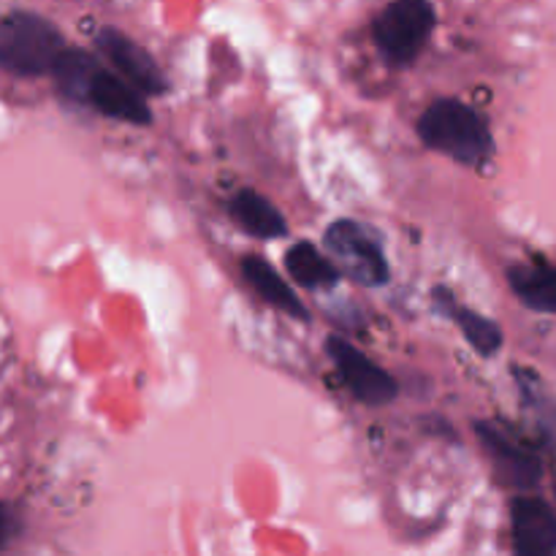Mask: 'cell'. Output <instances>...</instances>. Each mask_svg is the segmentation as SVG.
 I'll return each instance as SVG.
<instances>
[{
	"mask_svg": "<svg viewBox=\"0 0 556 556\" xmlns=\"http://www.w3.org/2000/svg\"><path fill=\"white\" fill-rule=\"evenodd\" d=\"M418 136L429 150L454 157L462 166L481 168L494 155L489 119L459 98H440L418 117Z\"/></svg>",
	"mask_w": 556,
	"mask_h": 556,
	"instance_id": "cell-1",
	"label": "cell"
},
{
	"mask_svg": "<svg viewBox=\"0 0 556 556\" xmlns=\"http://www.w3.org/2000/svg\"><path fill=\"white\" fill-rule=\"evenodd\" d=\"M68 49L63 33L47 16L16 9L0 16V68L14 76L52 74Z\"/></svg>",
	"mask_w": 556,
	"mask_h": 556,
	"instance_id": "cell-2",
	"label": "cell"
},
{
	"mask_svg": "<svg viewBox=\"0 0 556 556\" xmlns=\"http://www.w3.org/2000/svg\"><path fill=\"white\" fill-rule=\"evenodd\" d=\"M438 25V11L427 0H396L372 22V41L378 52L396 68L418 60Z\"/></svg>",
	"mask_w": 556,
	"mask_h": 556,
	"instance_id": "cell-3",
	"label": "cell"
},
{
	"mask_svg": "<svg viewBox=\"0 0 556 556\" xmlns=\"http://www.w3.org/2000/svg\"><path fill=\"white\" fill-rule=\"evenodd\" d=\"M324 248L340 275H345L356 286L383 288L391 280V266L378 237L351 217L334 220L326 228Z\"/></svg>",
	"mask_w": 556,
	"mask_h": 556,
	"instance_id": "cell-4",
	"label": "cell"
},
{
	"mask_svg": "<svg viewBox=\"0 0 556 556\" xmlns=\"http://www.w3.org/2000/svg\"><path fill=\"white\" fill-rule=\"evenodd\" d=\"M326 353H329V358L334 362V369L342 378V383L348 386V391H351L362 405L383 407L400 396V383H396L383 367H378L372 358L364 356V353L358 351L351 340H345V337L331 334L329 340H326Z\"/></svg>",
	"mask_w": 556,
	"mask_h": 556,
	"instance_id": "cell-5",
	"label": "cell"
},
{
	"mask_svg": "<svg viewBox=\"0 0 556 556\" xmlns=\"http://www.w3.org/2000/svg\"><path fill=\"white\" fill-rule=\"evenodd\" d=\"M472 429H476L478 440H481L483 451L494 467V476L503 486L516 489V492H530L541 483L543 462L521 440H516L514 434H508L492 421H476Z\"/></svg>",
	"mask_w": 556,
	"mask_h": 556,
	"instance_id": "cell-6",
	"label": "cell"
},
{
	"mask_svg": "<svg viewBox=\"0 0 556 556\" xmlns=\"http://www.w3.org/2000/svg\"><path fill=\"white\" fill-rule=\"evenodd\" d=\"M96 47L141 96H163L168 90V79L155 58L117 27H101L96 33Z\"/></svg>",
	"mask_w": 556,
	"mask_h": 556,
	"instance_id": "cell-7",
	"label": "cell"
},
{
	"mask_svg": "<svg viewBox=\"0 0 556 556\" xmlns=\"http://www.w3.org/2000/svg\"><path fill=\"white\" fill-rule=\"evenodd\" d=\"M510 535L516 556H556V510L546 500L519 494L510 500Z\"/></svg>",
	"mask_w": 556,
	"mask_h": 556,
	"instance_id": "cell-8",
	"label": "cell"
},
{
	"mask_svg": "<svg viewBox=\"0 0 556 556\" xmlns=\"http://www.w3.org/2000/svg\"><path fill=\"white\" fill-rule=\"evenodd\" d=\"M87 103H90L98 114H103V117L109 119H119V123H130V125L152 123V112L150 106H147L144 96L106 68H103L101 74L96 76V81H92Z\"/></svg>",
	"mask_w": 556,
	"mask_h": 556,
	"instance_id": "cell-9",
	"label": "cell"
},
{
	"mask_svg": "<svg viewBox=\"0 0 556 556\" xmlns=\"http://www.w3.org/2000/svg\"><path fill=\"white\" fill-rule=\"evenodd\" d=\"M239 269H242L250 288H253L269 307L280 309V313L291 315V318L296 320H309V313L302 304V299H299V293L293 291L291 282H286V277H282L264 255H244Z\"/></svg>",
	"mask_w": 556,
	"mask_h": 556,
	"instance_id": "cell-10",
	"label": "cell"
},
{
	"mask_svg": "<svg viewBox=\"0 0 556 556\" xmlns=\"http://www.w3.org/2000/svg\"><path fill=\"white\" fill-rule=\"evenodd\" d=\"M432 302L445 318L456 320V326H459L465 340L472 345V351L481 353V356H494V353H500V348H503V340H505L500 324H494V320L486 318V315L476 313V309L462 307L459 299L443 286L434 288Z\"/></svg>",
	"mask_w": 556,
	"mask_h": 556,
	"instance_id": "cell-11",
	"label": "cell"
},
{
	"mask_svg": "<svg viewBox=\"0 0 556 556\" xmlns=\"http://www.w3.org/2000/svg\"><path fill=\"white\" fill-rule=\"evenodd\" d=\"M233 223L242 228L244 233L255 239H280L288 237L286 215L266 199L264 193L253 188H242L233 193L231 204H228Z\"/></svg>",
	"mask_w": 556,
	"mask_h": 556,
	"instance_id": "cell-12",
	"label": "cell"
},
{
	"mask_svg": "<svg viewBox=\"0 0 556 556\" xmlns=\"http://www.w3.org/2000/svg\"><path fill=\"white\" fill-rule=\"evenodd\" d=\"M510 291L535 313H556V266L532 264L508 269Z\"/></svg>",
	"mask_w": 556,
	"mask_h": 556,
	"instance_id": "cell-13",
	"label": "cell"
},
{
	"mask_svg": "<svg viewBox=\"0 0 556 556\" xmlns=\"http://www.w3.org/2000/svg\"><path fill=\"white\" fill-rule=\"evenodd\" d=\"M101 71H103L101 63H98L90 52L68 47L63 54H60L52 76H54V85H58V90L63 92L68 101L87 103L92 81H96V76L101 74Z\"/></svg>",
	"mask_w": 556,
	"mask_h": 556,
	"instance_id": "cell-14",
	"label": "cell"
},
{
	"mask_svg": "<svg viewBox=\"0 0 556 556\" xmlns=\"http://www.w3.org/2000/svg\"><path fill=\"white\" fill-rule=\"evenodd\" d=\"M286 269L293 282L302 288L318 291V288H334L340 282V269L315 248L313 242H296L286 253Z\"/></svg>",
	"mask_w": 556,
	"mask_h": 556,
	"instance_id": "cell-15",
	"label": "cell"
},
{
	"mask_svg": "<svg viewBox=\"0 0 556 556\" xmlns=\"http://www.w3.org/2000/svg\"><path fill=\"white\" fill-rule=\"evenodd\" d=\"M9 532H11V516H9V508H5L3 503H0V548L5 546V541H9Z\"/></svg>",
	"mask_w": 556,
	"mask_h": 556,
	"instance_id": "cell-16",
	"label": "cell"
}]
</instances>
